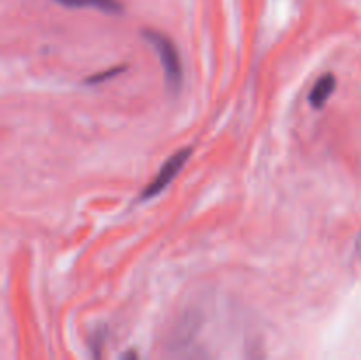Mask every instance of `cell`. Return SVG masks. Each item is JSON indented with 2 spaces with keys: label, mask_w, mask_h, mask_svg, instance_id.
<instances>
[{
  "label": "cell",
  "mask_w": 361,
  "mask_h": 360,
  "mask_svg": "<svg viewBox=\"0 0 361 360\" xmlns=\"http://www.w3.org/2000/svg\"><path fill=\"white\" fill-rule=\"evenodd\" d=\"M145 39L154 46L161 59L162 71H164L166 83L171 90H178L182 85V62H180L178 52L169 37L155 30H145Z\"/></svg>",
  "instance_id": "cell-1"
},
{
  "label": "cell",
  "mask_w": 361,
  "mask_h": 360,
  "mask_svg": "<svg viewBox=\"0 0 361 360\" xmlns=\"http://www.w3.org/2000/svg\"><path fill=\"white\" fill-rule=\"evenodd\" d=\"M189 157H190V148H183V150H178L175 155H171V157L162 164V168L159 169L157 175L154 176V180L148 184L147 189L143 191V194L140 196L141 200H148V198L157 196L162 189H166V187L173 182V179L182 172L183 166H185L187 161H189Z\"/></svg>",
  "instance_id": "cell-2"
},
{
  "label": "cell",
  "mask_w": 361,
  "mask_h": 360,
  "mask_svg": "<svg viewBox=\"0 0 361 360\" xmlns=\"http://www.w3.org/2000/svg\"><path fill=\"white\" fill-rule=\"evenodd\" d=\"M335 87H337V80H335L334 74H323V76L314 83L312 90H310L309 94V102L312 104V108H323L328 102V99H330V95L334 94Z\"/></svg>",
  "instance_id": "cell-3"
},
{
  "label": "cell",
  "mask_w": 361,
  "mask_h": 360,
  "mask_svg": "<svg viewBox=\"0 0 361 360\" xmlns=\"http://www.w3.org/2000/svg\"><path fill=\"white\" fill-rule=\"evenodd\" d=\"M55 2L71 9H97L108 14L122 13V4L118 0H55Z\"/></svg>",
  "instance_id": "cell-4"
},
{
  "label": "cell",
  "mask_w": 361,
  "mask_h": 360,
  "mask_svg": "<svg viewBox=\"0 0 361 360\" xmlns=\"http://www.w3.org/2000/svg\"><path fill=\"white\" fill-rule=\"evenodd\" d=\"M173 349L178 353L175 360H207V355H204V353H201L200 349H190L189 348V341H187V342H176V344L173 346Z\"/></svg>",
  "instance_id": "cell-5"
},
{
  "label": "cell",
  "mask_w": 361,
  "mask_h": 360,
  "mask_svg": "<svg viewBox=\"0 0 361 360\" xmlns=\"http://www.w3.org/2000/svg\"><path fill=\"white\" fill-rule=\"evenodd\" d=\"M122 360H140V356H137V353L134 349H129V352L123 353Z\"/></svg>",
  "instance_id": "cell-6"
}]
</instances>
